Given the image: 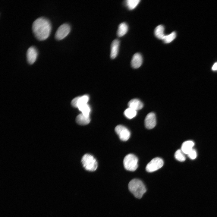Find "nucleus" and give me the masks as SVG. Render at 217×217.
Listing matches in <instances>:
<instances>
[{
  "label": "nucleus",
  "mask_w": 217,
  "mask_h": 217,
  "mask_svg": "<svg viewBox=\"0 0 217 217\" xmlns=\"http://www.w3.org/2000/svg\"><path fill=\"white\" fill-rule=\"evenodd\" d=\"M52 28L50 21L43 17L36 19L33 22L32 25L33 34L36 38L40 41L45 40L49 37Z\"/></svg>",
  "instance_id": "f257e3e1"
},
{
  "label": "nucleus",
  "mask_w": 217,
  "mask_h": 217,
  "mask_svg": "<svg viewBox=\"0 0 217 217\" xmlns=\"http://www.w3.org/2000/svg\"><path fill=\"white\" fill-rule=\"evenodd\" d=\"M130 191L137 198L140 199L146 191L144 184L140 180L134 179L131 180L128 185Z\"/></svg>",
  "instance_id": "f03ea898"
},
{
  "label": "nucleus",
  "mask_w": 217,
  "mask_h": 217,
  "mask_svg": "<svg viewBox=\"0 0 217 217\" xmlns=\"http://www.w3.org/2000/svg\"><path fill=\"white\" fill-rule=\"evenodd\" d=\"M81 162L84 168L89 171H94L98 167L97 160L93 156L90 154L87 153L84 154L82 157Z\"/></svg>",
  "instance_id": "7ed1b4c3"
},
{
  "label": "nucleus",
  "mask_w": 217,
  "mask_h": 217,
  "mask_svg": "<svg viewBox=\"0 0 217 217\" xmlns=\"http://www.w3.org/2000/svg\"><path fill=\"white\" fill-rule=\"evenodd\" d=\"M138 159L133 154L127 155L123 160V165L125 168L127 170L134 171L138 167Z\"/></svg>",
  "instance_id": "20e7f679"
},
{
  "label": "nucleus",
  "mask_w": 217,
  "mask_h": 217,
  "mask_svg": "<svg viewBox=\"0 0 217 217\" xmlns=\"http://www.w3.org/2000/svg\"><path fill=\"white\" fill-rule=\"evenodd\" d=\"M164 164L162 159L156 157L153 159L146 165V169L149 172L155 171L161 168Z\"/></svg>",
  "instance_id": "39448f33"
},
{
  "label": "nucleus",
  "mask_w": 217,
  "mask_h": 217,
  "mask_svg": "<svg viewBox=\"0 0 217 217\" xmlns=\"http://www.w3.org/2000/svg\"><path fill=\"white\" fill-rule=\"evenodd\" d=\"M71 27L67 23L60 25L57 29L55 34V38L57 40H61L66 37L69 33Z\"/></svg>",
  "instance_id": "423d86ee"
},
{
  "label": "nucleus",
  "mask_w": 217,
  "mask_h": 217,
  "mask_svg": "<svg viewBox=\"0 0 217 217\" xmlns=\"http://www.w3.org/2000/svg\"><path fill=\"white\" fill-rule=\"evenodd\" d=\"M115 131L120 139L123 141H126L129 138L131 133L129 130L125 126L119 125L115 128Z\"/></svg>",
  "instance_id": "0eeeda50"
},
{
  "label": "nucleus",
  "mask_w": 217,
  "mask_h": 217,
  "mask_svg": "<svg viewBox=\"0 0 217 217\" xmlns=\"http://www.w3.org/2000/svg\"><path fill=\"white\" fill-rule=\"evenodd\" d=\"M38 55V51L35 47H30L27 49L26 54L28 62L30 64H33L36 59Z\"/></svg>",
  "instance_id": "6e6552de"
},
{
  "label": "nucleus",
  "mask_w": 217,
  "mask_h": 217,
  "mask_svg": "<svg viewBox=\"0 0 217 217\" xmlns=\"http://www.w3.org/2000/svg\"><path fill=\"white\" fill-rule=\"evenodd\" d=\"M146 127L149 129L154 128L156 124V118L154 113L151 112L146 116L144 121Z\"/></svg>",
  "instance_id": "1a4fd4ad"
},
{
  "label": "nucleus",
  "mask_w": 217,
  "mask_h": 217,
  "mask_svg": "<svg viewBox=\"0 0 217 217\" xmlns=\"http://www.w3.org/2000/svg\"><path fill=\"white\" fill-rule=\"evenodd\" d=\"M89 99V97L87 95H84L74 98L71 103L73 106L78 108L82 105L87 104Z\"/></svg>",
  "instance_id": "9d476101"
},
{
  "label": "nucleus",
  "mask_w": 217,
  "mask_h": 217,
  "mask_svg": "<svg viewBox=\"0 0 217 217\" xmlns=\"http://www.w3.org/2000/svg\"><path fill=\"white\" fill-rule=\"evenodd\" d=\"M143 62V58L141 55L139 53L135 54L133 56L131 64L132 67L134 68H137L141 65Z\"/></svg>",
  "instance_id": "9b49d317"
},
{
  "label": "nucleus",
  "mask_w": 217,
  "mask_h": 217,
  "mask_svg": "<svg viewBox=\"0 0 217 217\" xmlns=\"http://www.w3.org/2000/svg\"><path fill=\"white\" fill-rule=\"evenodd\" d=\"M120 41L118 39H115L112 42L111 46L110 57L112 59L115 58L117 56Z\"/></svg>",
  "instance_id": "f8f14e48"
},
{
  "label": "nucleus",
  "mask_w": 217,
  "mask_h": 217,
  "mask_svg": "<svg viewBox=\"0 0 217 217\" xmlns=\"http://www.w3.org/2000/svg\"><path fill=\"white\" fill-rule=\"evenodd\" d=\"M129 107L136 111L142 109L143 107V103L139 99H134L131 100L128 103Z\"/></svg>",
  "instance_id": "ddd939ff"
},
{
  "label": "nucleus",
  "mask_w": 217,
  "mask_h": 217,
  "mask_svg": "<svg viewBox=\"0 0 217 217\" xmlns=\"http://www.w3.org/2000/svg\"><path fill=\"white\" fill-rule=\"evenodd\" d=\"M76 121L79 124L86 125L90 122V119L89 116H87L81 113L77 116Z\"/></svg>",
  "instance_id": "4468645a"
},
{
  "label": "nucleus",
  "mask_w": 217,
  "mask_h": 217,
  "mask_svg": "<svg viewBox=\"0 0 217 217\" xmlns=\"http://www.w3.org/2000/svg\"><path fill=\"white\" fill-rule=\"evenodd\" d=\"M194 143L192 141L188 140L184 142L182 144L181 150L184 154H188L193 149Z\"/></svg>",
  "instance_id": "2eb2a0df"
},
{
  "label": "nucleus",
  "mask_w": 217,
  "mask_h": 217,
  "mask_svg": "<svg viewBox=\"0 0 217 217\" xmlns=\"http://www.w3.org/2000/svg\"><path fill=\"white\" fill-rule=\"evenodd\" d=\"M128 30V26L127 24L125 22L120 24L118 27L117 31V35L119 37L124 36L127 32Z\"/></svg>",
  "instance_id": "dca6fc26"
},
{
  "label": "nucleus",
  "mask_w": 217,
  "mask_h": 217,
  "mask_svg": "<svg viewBox=\"0 0 217 217\" xmlns=\"http://www.w3.org/2000/svg\"><path fill=\"white\" fill-rule=\"evenodd\" d=\"M164 31V26L161 25H158L156 27L154 30L155 35L158 39L162 40L165 36Z\"/></svg>",
  "instance_id": "f3484780"
},
{
  "label": "nucleus",
  "mask_w": 217,
  "mask_h": 217,
  "mask_svg": "<svg viewBox=\"0 0 217 217\" xmlns=\"http://www.w3.org/2000/svg\"><path fill=\"white\" fill-rule=\"evenodd\" d=\"M137 114V111L129 107L127 108L124 112V115L128 119H131L134 117Z\"/></svg>",
  "instance_id": "a211bd4d"
},
{
  "label": "nucleus",
  "mask_w": 217,
  "mask_h": 217,
  "mask_svg": "<svg viewBox=\"0 0 217 217\" xmlns=\"http://www.w3.org/2000/svg\"><path fill=\"white\" fill-rule=\"evenodd\" d=\"M140 2V0H127L125 3L128 9L132 10L136 7Z\"/></svg>",
  "instance_id": "6ab92c4d"
},
{
  "label": "nucleus",
  "mask_w": 217,
  "mask_h": 217,
  "mask_svg": "<svg viewBox=\"0 0 217 217\" xmlns=\"http://www.w3.org/2000/svg\"><path fill=\"white\" fill-rule=\"evenodd\" d=\"M78 108L82 112V113L86 116H90L91 109L87 103L80 106Z\"/></svg>",
  "instance_id": "aec40b11"
},
{
  "label": "nucleus",
  "mask_w": 217,
  "mask_h": 217,
  "mask_svg": "<svg viewBox=\"0 0 217 217\" xmlns=\"http://www.w3.org/2000/svg\"><path fill=\"white\" fill-rule=\"evenodd\" d=\"M176 33L174 31L169 34L165 35L162 40L165 43H168L171 42L176 37Z\"/></svg>",
  "instance_id": "412c9836"
},
{
  "label": "nucleus",
  "mask_w": 217,
  "mask_h": 217,
  "mask_svg": "<svg viewBox=\"0 0 217 217\" xmlns=\"http://www.w3.org/2000/svg\"><path fill=\"white\" fill-rule=\"evenodd\" d=\"M184 154L181 149H178L175 153V157L176 159L178 161L180 162H183L186 159Z\"/></svg>",
  "instance_id": "4be33fe9"
},
{
  "label": "nucleus",
  "mask_w": 217,
  "mask_h": 217,
  "mask_svg": "<svg viewBox=\"0 0 217 217\" xmlns=\"http://www.w3.org/2000/svg\"><path fill=\"white\" fill-rule=\"evenodd\" d=\"M188 156L190 159H194L197 156V153L196 151L194 149H192L188 154Z\"/></svg>",
  "instance_id": "5701e85b"
},
{
  "label": "nucleus",
  "mask_w": 217,
  "mask_h": 217,
  "mask_svg": "<svg viewBox=\"0 0 217 217\" xmlns=\"http://www.w3.org/2000/svg\"><path fill=\"white\" fill-rule=\"evenodd\" d=\"M212 69L213 70H217V62L214 64L212 67Z\"/></svg>",
  "instance_id": "b1692460"
}]
</instances>
